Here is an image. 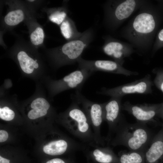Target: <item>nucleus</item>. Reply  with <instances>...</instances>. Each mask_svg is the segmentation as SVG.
<instances>
[{
  "instance_id": "nucleus-29",
  "label": "nucleus",
  "mask_w": 163,
  "mask_h": 163,
  "mask_svg": "<svg viewBox=\"0 0 163 163\" xmlns=\"http://www.w3.org/2000/svg\"><path fill=\"white\" fill-rule=\"evenodd\" d=\"M88 163H90V162H88Z\"/></svg>"
},
{
  "instance_id": "nucleus-19",
  "label": "nucleus",
  "mask_w": 163,
  "mask_h": 163,
  "mask_svg": "<svg viewBox=\"0 0 163 163\" xmlns=\"http://www.w3.org/2000/svg\"><path fill=\"white\" fill-rule=\"evenodd\" d=\"M24 17L22 11L18 9L9 12L5 17L4 21L7 24L14 26L22 21Z\"/></svg>"
},
{
  "instance_id": "nucleus-21",
  "label": "nucleus",
  "mask_w": 163,
  "mask_h": 163,
  "mask_svg": "<svg viewBox=\"0 0 163 163\" xmlns=\"http://www.w3.org/2000/svg\"><path fill=\"white\" fill-rule=\"evenodd\" d=\"M67 13L65 10H56L52 13L49 16L52 22L59 25L61 24L66 18Z\"/></svg>"
},
{
  "instance_id": "nucleus-25",
  "label": "nucleus",
  "mask_w": 163,
  "mask_h": 163,
  "mask_svg": "<svg viewBox=\"0 0 163 163\" xmlns=\"http://www.w3.org/2000/svg\"><path fill=\"white\" fill-rule=\"evenodd\" d=\"M8 136V133L4 130H0V142H3L6 141Z\"/></svg>"
},
{
  "instance_id": "nucleus-12",
  "label": "nucleus",
  "mask_w": 163,
  "mask_h": 163,
  "mask_svg": "<svg viewBox=\"0 0 163 163\" xmlns=\"http://www.w3.org/2000/svg\"><path fill=\"white\" fill-rule=\"evenodd\" d=\"M105 40L102 47L103 52L122 66L124 59L132 53V50L123 43L111 38L107 37Z\"/></svg>"
},
{
  "instance_id": "nucleus-7",
  "label": "nucleus",
  "mask_w": 163,
  "mask_h": 163,
  "mask_svg": "<svg viewBox=\"0 0 163 163\" xmlns=\"http://www.w3.org/2000/svg\"><path fill=\"white\" fill-rule=\"evenodd\" d=\"M161 103L157 104H133L127 101L122 105V110L127 111L133 115L137 122L147 124L156 122L155 118L158 113Z\"/></svg>"
},
{
  "instance_id": "nucleus-18",
  "label": "nucleus",
  "mask_w": 163,
  "mask_h": 163,
  "mask_svg": "<svg viewBox=\"0 0 163 163\" xmlns=\"http://www.w3.org/2000/svg\"><path fill=\"white\" fill-rule=\"evenodd\" d=\"M17 58L21 69L26 74H31L34 69L38 67L37 60H34L24 51H21L18 53Z\"/></svg>"
},
{
  "instance_id": "nucleus-20",
  "label": "nucleus",
  "mask_w": 163,
  "mask_h": 163,
  "mask_svg": "<svg viewBox=\"0 0 163 163\" xmlns=\"http://www.w3.org/2000/svg\"><path fill=\"white\" fill-rule=\"evenodd\" d=\"M44 37L43 29L40 27H38L31 34L30 36V41L33 44L38 45L43 43Z\"/></svg>"
},
{
  "instance_id": "nucleus-1",
  "label": "nucleus",
  "mask_w": 163,
  "mask_h": 163,
  "mask_svg": "<svg viewBox=\"0 0 163 163\" xmlns=\"http://www.w3.org/2000/svg\"><path fill=\"white\" fill-rule=\"evenodd\" d=\"M154 136L147 124L128 123L123 116L108 145H123L130 151L145 152Z\"/></svg>"
},
{
  "instance_id": "nucleus-24",
  "label": "nucleus",
  "mask_w": 163,
  "mask_h": 163,
  "mask_svg": "<svg viewBox=\"0 0 163 163\" xmlns=\"http://www.w3.org/2000/svg\"><path fill=\"white\" fill-rule=\"evenodd\" d=\"M45 163H75L74 159H63L62 158L55 157L46 161Z\"/></svg>"
},
{
  "instance_id": "nucleus-3",
  "label": "nucleus",
  "mask_w": 163,
  "mask_h": 163,
  "mask_svg": "<svg viewBox=\"0 0 163 163\" xmlns=\"http://www.w3.org/2000/svg\"><path fill=\"white\" fill-rule=\"evenodd\" d=\"M81 91L76 90L72 96L73 101L80 106L86 113L93 133L94 141L98 146H104L106 142L105 137L101 134V128L104 121L103 103L92 101L84 96Z\"/></svg>"
},
{
  "instance_id": "nucleus-9",
  "label": "nucleus",
  "mask_w": 163,
  "mask_h": 163,
  "mask_svg": "<svg viewBox=\"0 0 163 163\" xmlns=\"http://www.w3.org/2000/svg\"><path fill=\"white\" fill-rule=\"evenodd\" d=\"M121 98L111 97L108 101L103 103L104 121L108 125V132L105 137L106 142L108 144L123 116L121 113Z\"/></svg>"
},
{
  "instance_id": "nucleus-5",
  "label": "nucleus",
  "mask_w": 163,
  "mask_h": 163,
  "mask_svg": "<svg viewBox=\"0 0 163 163\" xmlns=\"http://www.w3.org/2000/svg\"><path fill=\"white\" fill-rule=\"evenodd\" d=\"M153 82L151 76L147 75L144 78L134 82L112 88H102L99 94L121 98L128 94H148L152 91Z\"/></svg>"
},
{
  "instance_id": "nucleus-28",
  "label": "nucleus",
  "mask_w": 163,
  "mask_h": 163,
  "mask_svg": "<svg viewBox=\"0 0 163 163\" xmlns=\"http://www.w3.org/2000/svg\"><path fill=\"white\" fill-rule=\"evenodd\" d=\"M28 1H29V2H34V0H28Z\"/></svg>"
},
{
  "instance_id": "nucleus-14",
  "label": "nucleus",
  "mask_w": 163,
  "mask_h": 163,
  "mask_svg": "<svg viewBox=\"0 0 163 163\" xmlns=\"http://www.w3.org/2000/svg\"><path fill=\"white\" fill-rule=\"evenodd\" d=\"M145 163H162L163 161V127L155 135L145 152Z\"/></svg>"
},
{
  "instance_id": "nucleus-6",
  "label": "nucleus",
  "mask_w": 163,
  "mask_h": 163,
  "mask_svg": "<svg viewBox=\"0 0 163 163\" xmlns=\"http://www.w3.org/2000/svg\"><path fill=\"white\" fill-rule=\"evenodd\" d=\"M79 68L84 69L93 72L101 71L126 76L137 75L136 72L124 68L122 65L114 61L108 60H87L80 57L77 60Z\"/></svg>"
},
{
  "instance_id": "nucleus-17",
  "label": "nucleus",
  "mask_w": 163,
  "mask_h": 163,
  "mask_svg": "<svg viewBox=\"0 0 163 163\" xmlns=\"http://www.w3.org/2000/svg\"><path fill=\"white\" fill-rule=\"evenodd\" d=\"M145 152L142 151H121L118 153V163H145Z\"/></svg>"
},
{
  "instance_id": "nucleus-27",
  "label": "nucleus",
  "mask_w": 163,
  "mask_h": 163,
  "mask_svg": "<svg viewBox=\"0 0 163 163\" xmlns=\"http://www.w3.org/2000/svg\"><path fill=\"white\" fill-rule=\"evenodd\" d=\"M158 36L159 39L160 41L163 42V29L159 32Z\"/></svg>"
},
{
  "instance_id": "nucleus-10",
  "label": "nucleus",
  "mask_w": 163,
  "mask_h": 163,
  "mask_svg": "<svg viewBox=\"0 0 163 163\" xmlns=\"http://www.w3.org/2000/svg\"><path fill=\"white\" fill-rule=\"evenodd\" d=\"M106 9L107 19L112 26L128 18L136 7V1L127 0L117 2H112Z\"/></svg>"
},
{
  "instance_id": "nucleus-8",
  "label": "nucleus",
  "mask_w": 163,
  "mask_h": 163,
  "mask_svg": "<svg viewBox=\"0 0 163 163\" xmlns=\"http://www.w3.org/2000/svg\"><path fill=\"white\" fill-rule=\"evenodd\" d=\"M93 72L84 69L79 68L53 83V91L56 94L65 90L75 89L81 91L84 83Z\"/></svg>"
},
{
  "instance_id": "nucleus-4",
  "label": "nucleus",
  "mask_w": 163,
  "mask_h": 163,
  "mask_svg": "<svg viewBox=\"0 0 163 163\" xmlns=\"http://www.w3.org/2000/svg\"><path fill=\"white\" fill-rule=\"evenodd\" d=\"M94 36L93 30L90 28L84 31L79 38L66 43L56 51V61L60 65L77 62L84 50L93 40Z\"/></svg>"
},
{
  "instance_id": "nucleus-2",
  "label": "nucleus",
  "mask_w": 163,
  "mask_h": 163,
  "mask_svg": "<svg viewBox=\"0 0 163 163\" xmlns=\"http://www.w3.org/2000/svg\"><path fill=\"white\" fill-rule=\"evenodd\" d=\"M64 116L66 126L74 136L88 146L98 145L88 117L78 103L73 101Z\"/></svg>"
},
{
  "instance_id": "nucleus-16",
  "label": "nucleus",
  "mask_w": 163,
  "mask_h": 163,
  "mask_svg": "<svg viewBox=\"0 0 163 163\" xmlns=\"http://www.w3.org/2000/svg\"><path fill=\"white\" fill-rule=\"evenodd\" d=\"M60 29L62 35L69 41L79 38L83 34L78 31L74 21L67 17L61 24Z\"/></svg>"
},
{
  "instance_id": "nucleus-30",
  "label": "nucleus",
  "mask_w": 163,
  "mask_h": 163,
  "mask_svg": "<svg viewBox=\"0 0 163 163\" xmlns=\"http://www.w3.org/2000/svg\"><path fill=\"white\" fill-rule=\"evenodd\" d=\"M162 127H163V125H162Z\"/></svg>"
},
{
  "instance_id": "nucleus-23",
  "label": "nucleus",
  "mask_w": 163,
  "mask_h": 163,
  "mask_svg": "<svg viewBox=\"0 0 163 163\" xmlns=\"http://www.w3.org/2000/svg\"><path fill=\"white\" fill-rule=\"evenodd\" d=\"M155 77L154 80V83L163 93V69L154 71Z\"/></svg>"
},
{
  "instance_id": "nucleus-11",
  "label": "nucleus",
  "mask_w": 163,
  "mask_h": 163,
  "mask_svg": "<svg viewBox=\"0 0 163 163\" xmlns=\"http://www.w3.org/2000/svg\"><path fill=\"white\" fill-rule=\"evenodd\" d=\"M155 23L153 15L149 13L139 14L134 19L131 27V34L136 39L149 36L154 30Z\"/></svg>"
},
{
  "instance_id": "nucleus-22",
  "label": "nucleus",
  "mask_w": 163,
  "mask_h": 163,
  "mask_svg": "<svg viewBox=\"0 0 163 163\" xmlns=\"http://www.w3.org/2000/svg\"><path fill=\"white\" fill-rule=\"evenodd\" d=\"M15 117L14 111L7 106L0 108V118L6 120L10 121L12 120Z\"/></svg>"
},
{
  "instance_id": "nucleus-26",
  "label": "nucleus",
  "mask_w": 163,
  "mask_h": 163,
  "mask_svg": "<svg viewBox=\"0 0 163 163\" xmlns=\"http://www.w3.org/2000/svg\"><path fill=\"white\" fill-rule=\"evenodd\" d=\"M158 117L161 118L163 121L162 125H163V102L161 103V105L158 113Z\"/></svg>"
},
{
  "instance_id": "nucleus-15",
  "label": "nucleus",
  "mask_w": 163,
  "mask_h": 163,
  "mask_svg": "<svg viewBox=\"0 0 163 163\" xmlns=\"http://www.w3.org/2000/svg\"><path fill=\"white\" fill-rule=\"evenodd\" d=\"M30 107L31 109L28 113V117L31 120H35L45 116L50 108V105L45 98L39 97L31 102Z\"/></svg>"
},
{
  "instance_id": "nucleus-13",
  "label": "nucleus",
  "mask_w": 163,
  "mask_h": 163,
  "mask_svg": "<svg viewBox=\"0 0 163 163\" xmlns=\"http://www.w3.org/2000/svg\"><path fill=\"white\" fill-rule=\"evenodd\" d=\"M88 161L97 163H118V158L109 146H88L83 151Z\"/></svg>"
}]
</instances>
